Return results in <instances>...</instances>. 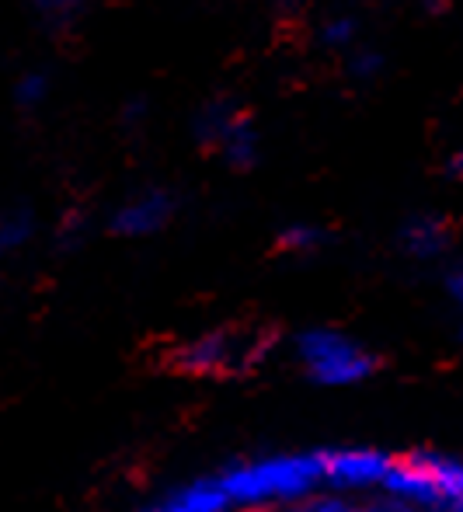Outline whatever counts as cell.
<instances>
[{
  "label": "cell",
  "instance_id": "cell-1",
  "mask_svg": "<svg viewBox=\"0 0 463 512\" xmlns=\"http://www.w3.org/2000/svg\"><path fill=\"white\" fill-rule=\"evenodd\" d=\"M213 478L227 492L230 506H296L307 495L321 492L324 474L317 450L272 453V457L230 460L216 467Z\"/></svg>",
  "mask_w": 463,
  "mask_h": 512
},
{
  "label": "cell",
  "instance_id": "cell-2",
  "mask_svg": "<svg viewBox=\"0 0 463 512\" xmlns=\"http://www.w3.org/2000/svg\"><path fill=\"white\" fill-rule=\"evenodd\" d=\"M289 349H293V359L303 377L314 387H328V391L363 387L383 370L380 352L370 349L363 338L349 335L342 328H331V324L300 328Z\"/></svg>",
  "mask_w": 463,
  "mask_h": 512
},
{
  "label": "cell",
  "instance_id": "cell-3",
  "mask_svg": "<svg viewBox=\"0 0 463 512\" xmlns=\"http://www.w3.org/2000/svg\"><path fill=\"white\" fill-rule=\"evenodd\" d=\"M272 335L265 331H248L223 324V328H206L199 335L178 342L168 352V366L182 377H241V373L255 370L262 356L269 352Z\"/></svg>",
  "mask_w": 463,
  "mask_h": 512
},
{
  "label": "cell",
  "instance_id": "cell-4",
  "mask_svg": "<svg viewBox=\"0 0 463 512\" xmlns=\"http://www.w3.org/2000/svg\"><path fill=\"white\" fill-rule=\"evenodd\" d=\"M380 492L401 495L425 512H453L463 499V457L439 450L394 453Z\"/></svg>",
  "mask_w": 463,
  "mask_h": 512
},
{
  "label": "cell",
  "instance_id": "cell-5",
  "mask_svg": "<svg viewBox=\"0 0 463 512\" xmlns=\"http://www.w3.org/2000/svg\"><path fill=\"white\" fill-rule=\"evenodd\" d=\"M390 457L394 453L380 446H317L324 488L356 495V499L380 492L390 471Z\"/></svg>",
  "mask_w": 463,
  "mask_h": 512
},
{
  "label": "cell",
  "instance_id": "cell-6",
  "mask_svg": "<svg viewBox=\"0 0 463 512\" xmlns=\"http://www.w3.org/2000/svg\"><path fill=\"white\" fill-rule=\"evenodd\" d=\"M178 216V196L168 185H147V189L126 196L108 216V234L126 237V241H143L171 227Z\"/></svg>",
  "mask_w": 463,
  "mask_h": 512
},
{
  "label": "cell",
  "instance_id": "cell-7",
  "mask_svg": "<svg viewBox=\"0 0 463 512\" xmlns=\"http://www.w3.org/2000/svg\"><path fill=\"white\" fill-rule=\"evenodd\" d=\"M394 241L397 251L404 258H411V262H439V258L450 255L453 241H457V230H453V223L443 213L422 209V213L404 216Z\"/></svg>",
  "mask_w": 463,
  "mask_h": 512
},
{
  "label": "cell",
  "instance_id": "cell-8",
  "mask_svg": "<svg viewBox=\"0 0 463 512\" xmlns=\"http://www.w3.org/2000/svg\"><path fill=\"white\" fill-rule=\"evenodd\" d=\"M227 492L220 488V481L213 474H202V478H192L185 485L168 488L164 495H157L143 512H230Z\"/></svg>",
  "mask_w": 463,
  "mask_h": 512
},
{
  "label": "cell",
  "instance_id": "cell-9",
  "mask_svg": "<svg viewBox=\"0 0 463 512\" xmlns=\"http://www.w3.org/2000/svg\"><path fill=\"white\" fill-rule=\"evenodd\" d=\"M244 115V105L237 98L216 95L209 102L199 105V112L192 115V140L202 150H220V143L227 140V133L234 129V122Z\"/></svg>",
  "mask_w": 463,
  "mask_h": 512
},
{
  "label": "cell",
  "instance_id": "cell-10",
  "mask_svg": "<svg viewBox=\"0 0 463 512\" xmlns=\"http://www.w3.org/2000/svg\"><path fill=\"white\" fill-rule=\"evenodd\" d=\"M220 157L227 168L234 171H255L262 161V133H258L255 119L248 112L234 122V129L227 133V140L220 143Z\"/></svg>",
  "mask_w": 463,
  "mask_h": 512
},
{
  "label": "cell",
  "instance_id": "cell-11",
  "mask_svg": "<svg viewBox=\"0 0 463 512\" xmlns=\"http://www.w3.org/2000/svg\"><path fill=\"white\" fill-rule=\"evenodd\" d=\"M331 244V230L324 223H310V220H293L286 227L276 230V251L289 258H307L317 255Z\"/></svg>",
  "mask_w": 463,
  "mask_h": 512
},
{
  "label": "cell",
  "instance_id": "cell-12",
  "mask_svg": "<svg viewBox=\"0 0 463 512\" xmlns=\"http://www.w3.org/2000/svg\"><path fill=\"white\" fill-rule=\"evenodd\" d=\"M359 35H363V21H359L356 14H331V18H324L321 28H317L321 46L342 49V53L359 46Z\"/></svg>",
  "mask_w": 463,
  "mask_h": 512
},
{
  "label": "cell",
  "instance_id": "cell-13",
  "mask_svg": "<svg viewBox=\"0 0 463 512\" xmlns=\"http://www.w3.org/2000/svg\"><path fill=\"white\" fill-rule=\"evenodd\" d=\"M32 234H35L32 209L18 206V209H7V213L0 216V251H4V255L25 248V244L32 241Z\"/></svg>",
  "mask_w": 463,
  "mask_h": 512
},
{
  "label": "cell",
  "instance_id": "cell-14",
  "mask_svg": "<svg viewBox=\"0 0 463 512\" xmlns=\"http://www.w3.org/2000/svg\"><path fill=\"white\" fill-rule=\"evenodd\" d=\"M345 70H349L352 81L370 84V81H376V77L383 74V70H387V56H383L376 46H356V49H349Z\"/></svg>",
  "mask_w": 463,
  "mask_h": 512
},
{
  "label": "cell",
  "instance_id": "cell-15",
  "mask_svg": "<svg viewBox=\"0 0 463 512\" xmlns=\"http://www.w3.org/2000/svg\"><path fill=\"white\" fill-rule=\"evenodd\" d=\"M91 0H32L35 14L46 21L49 28H67L88 11Z\"/></svg>",
  "mask_w": 463,
  "mask_h": 512
},
{
  "label": "cell",
  "instance_id": "cell-16",
  "mask_svg": "<svg viewBox=\"0 0 463 512\" xmlns=\"http://www.w3.org/2000/svg\"><path fill=\"white\" fill-rule=\"evenodd\" d=\"M289 512H359V499L345 492H331V488H321V492L307 495L303 502L289 506Z\"/></svg>",
  "mask_w": 463,
  "mask_h": 512
},
{
  "label": "cell",
  "instance_id": "cell-17",
  "mask_svg": "<svg viewBox=\"0 0 463 512\" xmlns=\"http://www.w3.org/2000/svg\"><path fill=\"white\" fill-rule=\"evenodd\" d=\"M49 88H53V81H49L46 70H28L14 84V102H18V108H39L49 98Z\"/></svg>",
  "mask_w": 463,
  "mask_h": 512
},
{
  "label": "cell",
  "instance_id": "cell-18",
  "mask_svg": "<svg viewBox=\"0 0 463 512\" xmlns=\"http://www.w3.org/2000/svg\"><path fill=\"white\" fill-rule=\"evenodd\" d=\"M359 512H425L418 509L415 502L401 499V495H390V492H370L359 499Z\"/></svg>",
  "mask_w": 463,
  "mask_h": 512
},
{
  "label": "cell",
  "instance_id": "cell-19",
  "mask_svg": "<svg viewBox=\"0 0 463 512\" xmlns=\"http://www.w3.org/2000/svg\"><path fill=\"white\" fill-rule=\"evenodd\" d=\"M84 230H88V220H84V213H77V209H70L67 216L60 220V227H56V241H60V248H77L84 237Z\"/></svg>",
  "mask_w": 463,
  "mask_h": 512
},
{
  "label": "cell",
  "instance_id": "cell-20",
  "mask_svg": "<svg viewBox=\"0 0 463 512\" xmlns=\"http://www.w3.org/2000/svg\"><path fill=\"white\" fill-rule=\"evenodd\" d=\"M443 297L457 310H463V262H453L443 269Z\"/></svg>",
  "mask_w": 463,
  "mask_h": 512
},
{
  "label": "cell",
  "instance_id": "cell-21",
  "mask_svg": "<svg viewBox=\"0 0 463 512\" xmlns=\"http://www.w3.org/2000/svg\"><path fill=\"white\" fill-rule=\"evenodd\" d=\"M147 115H150V102L143 95H133L129 98L126 105H122V122H126V126H143V122H147Z\"/></svg>",
  "mask_w": 463,
  "mask_h": 512
},
{
  "label": "cell",
  "instance_id": "cell-22",
  "mask_svg": "<svg viewBox=\"0 0 463 512\" xmlns=\"http://www.w3.org/2000/svg\"><path fill=\"white\" fill-rule=\"evenodd\" d=\"M443 178H450V182H463V147L450 150V154L443 157Z\"/></svg>",
  "mask_w": 463,
  "mask_h": 512
},
{
  "label": "cell",
  "instance_id": "cell-23",
  "mask_svg": "<svg viewBox=\"0 0 463 512\" xmlns=\"http://www.w3.org/2000/svg\"><path fill=\"white\" fill-rule=\"evenodd\" d=\"M418 4H422V11H425V14H432V18H436V14H446V11H450V0H418Z\"/></svg>",
  "mask_w": 463,
  "mask_h": 512
},
{
  "label": "cell",
  "instance_id": "cell-24",
  "mask_svg": "<svg viewBox=\"0 0 463 512\" xmlns=\"http://www.w3.org/2000/svg\"><path fill=\"white\" fill-rule=\"evenodd\" d=\"M230 512H289V509H282V506H234Z\"/></svg>",
  "mask_w": 463,
  "mask_h": 512
},
{
  "label": "cell",
  "instance_id": "cell-25",
  "mask_svg": "<svg viewBox=\"0 0 463 512\" xmlns=\"http://www.w3.org/2000/svg\"><path fill=\"white\" fill-rule=\"evenodd\" d=\"M276 4H279V11H293V7H300L303 0H276Z\"/></svg>",
  "mask_w": 463,
  "mask_h": 512
},
{
  "label": "cell",
  "instance_id": "cell-26",
  "mask_svg": "<svg viewBox=\"0 0 463 512\" xmlns=\"http://www.w3.org/2000/svg\"><path fill=\"white\" fill-rule=\"evenodd\" d=\"M453 338H457V349L463 352V317H460V324H457V331H453Z\"/></svg>",
  "mask_w": 463,
  "mask_h": 512
},
{
  "label": "cell",
  "instance_id": "cell-27",
  "mask_svg": "<svg viewBox=\"0 0 463 512\" xmlns=\"http://www.w3.org/2000/svg\"><path fill=\"white\" fill-rule=\"evenodd\" d=\"M453 512H463V499L457 502V506H453Z\"/></svg>",
  "mask_w": 463,
  "mask_h": 512
},
{
  "label": "cell",
  "instance_id": "cell-28",
  "mask_svg": "<svg viewBox=\"0 0 463 512\" xmlns=\"http://www.w3.org/2000/svg\"><path fill=\"white\" fill-rule=\"evenodd\" d=\"M0 258H4V251H0Z\"/></svg>",
  "mask_w": 463,
  "mask_h": 512
}]
</instances>
